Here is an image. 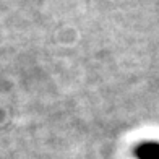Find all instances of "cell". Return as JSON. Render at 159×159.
Listing matches in <instances>:
<instances>
[{"label": "cell", "mask_w": 159, "mask_h": 159, "mask_svg": "<svg viewBox=\"0 0 159 159\" xmlns=\"http://www.w3.org/2000/svg\"><path fill=\"white\" fill-rule=\"evenodd\" d=\"M133 153L136 159H159V141H143Z\"/></svg>", "instance_id": "obj_1"}]
</instances>
